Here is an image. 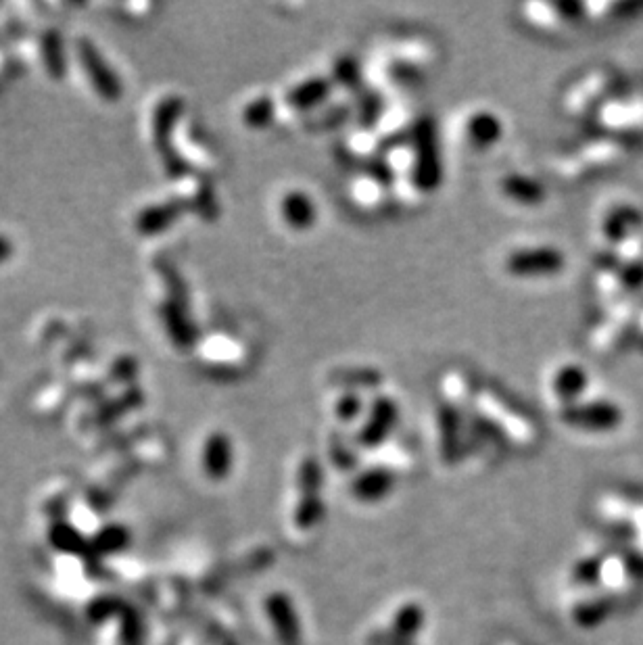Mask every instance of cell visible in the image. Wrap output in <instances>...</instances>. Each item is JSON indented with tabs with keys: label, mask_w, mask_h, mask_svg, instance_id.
<instances>
[{
	"label": "cell",
	"mask_w": 643,
	"mask_h": 645,
	"mask_svg": "<svg viewBox=\"0 0 643 645\" xmlns=\"http://www.w3.org/2000/svg\"><path fill=\"white\" fill-rule=\"evenodd\" d=\"M122 639L128 643V645H136L140 641V620L130 614L124 618V627H122Z\"/></svg>",
	"instance_id": "obj_43"
},
{
	"label": "cell",
	"mask_w": 643,
	"mask_h": 645,
	"mask_svg": "<svg viewBox=\"0 0 643 645\" xmlns=\"http://www.w3.org/2000/svg\"><path fill=\"white\" fill-rule=\"evenodd\" d=\"M564 268V255L554 247H525L506 255L504 270L512 276H552Z\"/></svg>",
	"instance_id": "obj_8"
},
{
	"label": "cell",
	"mask_w": 643,
	"mask_h": 645,
	"mask_svg": "<svg viewBox=\"0 0 643 645\" xmlns=\"http://www.w3.org/2000/svg\"><path fill=\"white\" fill-rule=\"evenodd\" d=\"M602 562L600 558H585L583 562L577 564L573 570V581L575 583H591V581H600L602 575Z\"/></svg>",
	"instance_id": "obj_39"
},
{
	"label": "cell",
	"mask_w": 643,
	"mask_h": 645,
	"mask_svg": "<svg viewBox=\"0 0 643 645\" xmlns=\"http://www.w3.org/2000/svg\"><path fill=\"white\" fill-rule=\"evenodd\" d=\"M330 456H332V462L341 466L343 470L351 468L355 462V451H349V447L343 441L330 443Z\"/></svg>",
	"instance_id": "obj_42"
},
{
	"label": "cell",
	"mask_w": 643,
	"mask_h": 645,
	"mask_svg": "<svg viewBox=\"0 0 643 645\" xmlns=\"http://www.w3.org/2000/svg\"><path fill=\"white\" fill-rule=\"evenodd\" d=\"M80 61L92 88L97 90L105 101H117L122 97L119 78L115 76V71L109 67V63L101 57V53L94 49V44L86 40L80 44Z\"/></svg>",
	"instance_id": "obj_10"
},
{
	"label": "cell",
	"mask_w": 643,
	"mask_h": 645,
	"mask_svg": "<svg viewBox=\"0 0 643 645\" xmlns=\"http://www.w3.org/2000/svg\"><path fill=\"white\" fill-rule=\"evenodd\" d=\"M119 610V602L111 600V597H101V600L92 602L88 606V616L94 620V623H103L109 616H113Z\"/></svg>",
	"instance_id": "obj_40"
},
{
	"label": "cell",
	"mask_w": 643,
	"mask_h": 645,
	"mask_svg": "<svg viewBox=\"0 0 643 645\" xmlns=\"http://www.w3.org/2000/svg\"><path fill=\"white\" fill-rule=\"evenodd\" d=\"M435 59V46L422 38H403L387 42L376 55V61L385 63L399 80L403 76L410 78L416 71L431 67Z\"/></svg>",
	"instance_id": "obj_3"
},
{
	"label": "cell",
	"mask_w": 643,
	"mask_h": 645,
	"mask_svg": "<svg viewBox=\"0 0 643 645\" xmlns=\"http://www.w3.org/2000/svg\"><path fill=\"white\" fill-rule=\"evenodd\" d=\"M280 215L287 226L295 230H305L316 222V205L312 197L305 195L303 190H289L280 199Z\"/></svg>",
	"instance_id": "obj_21"
},
{
	"label": "cell",
	"mask_w": 643,
	"mask_h": 645,
	"mask_svg": "<svg viewBox=\"0 0 643 645\" xmlns=\"http://www.w3.org/2000/svg\"><path fill=\"white\" fill-rule=\"evenodd\" d=\"M637 312L639 307L631 301H621L614 307H610L608 316L604 322L595 326L589 334V345L595 353H614L616 349H621L627 339H631L635 334V322H637Z\"/></svg>",
	"instance_id": "obj_5"
},
{
	"label": "cell",
	"mask_w": 643,
	"mask_h": 645,
	"mask_svg": "<svg viewBox=\"0 0 643 645\" xmlns=\"http://www.w3.org/2000/svg\"><path fill=\"white\" fill-rule=\"evenodd\" d=\"M474 410L479 414L489 426L497 428L512 445L516 447H533L537 443V428L531 420H527L516 410H512L510 405L495 395L489 389L476 391L474 395Z\"/></svg>",
	"instance_id": "obj_2"
},
{
	"label": "cell",
	"mask_w": 643,
	"mask_h": 645,
	"mask_svg": "<svg viewBox=\"0 0 643 645\" xmlns=\"http://www.w3.org/2000/svg\"><path fill=\"white\" fill-rule=\"evenodd\" d=\"M499 188H502V193L508 199H512L518 205H539L545 197V188L525 174H510L502 178Z\"/></svg>",
	"instance_id": "obj_24"
},
{
	"label": "cell",
	"mask_w": 643,
	"mask_h": 645,
	"mask_svg": "<svg viewBox=\"0 0 643 645\" xmlns=\"http://www.w3.org/2000/svg\"><path fill=\"white\" fill-rule=\"evenodd\" d=\"M46 46H49V51H51V57L46 59V65H49V71L53 76L61 78L63 71H65V59H63V49H61L59 36L49 40V44H46Z\"/></svg>",
	"instance_id": "obj_41"
},
{
	"label": "cell",
	"mask_w": 643,
	"mask_h": 645,
	"mask_svg": "<svg viewBox=\"0 0 643 645\" xmlns=\"http://www.w3.org/2000/svg\"><path fill=\"white\" fill-rule=\"evenodd\" d=\"M13 243L9 241L7 236L0 234V264H5V261H9L13 257Z\"/></svg>",
	"instance_id": "obj_45"
},
{
	"label": "cell",
	"mask_w": 643,
	"mask_h": 645,
	"mask_svg": "<svg viewBox=\"0 0 643 645\" xmlns=\"http://www.w3.org/2000/svg\"><path fill=\"white\" fill-rule=\"evenodd\" d=\"M633 339L635 343L641 347L643 351V307H639V312H637V322H635V334H633Z\"/></svg>",
	"instance_id": "obj_46"
},
{
	"label": "cell",
	"mask_w": 643,
	"mask_h": 645,
	"mask_svg": "<svg viewBox=\"0 0 643 645\" xmlns=\"http://www.w3.org/2000/svg\"><path fill=\"white\" fill-rule=\"evenodd\" d=\"M616 90V76L612 71L600 69L579 80L564 94V111L570 117H587L591 111H600L604 103L612 99Z\"/></svg>",
	"instance_id": "obj_4"
},
{
	"label": "cell",
	"mask_w": 643,
	"mask_h": 645,
	"mask_svg": "<svg viewBox=\"0 0 643 645\" xmlns=\"http://www.w3.org/2000/svg\"><path fill=\"white\" fill-rule=\"evenodd\" d=\"M424 623H426L424 610L416 602H408V604H401L393 612L387 633L399 641L412 643V639L422 631Z\"/></svg>",
	"instance_id": "obj_23"
},
{
	"label": "cell",
	"mask_w": 643,
	"mask_h": 645,
	"mask_svg": "<svg viewBox=\"0 0 643 645\" xmlns=\"http://www.w3.org/2000/svg\"><path fill=\"white\" fill-rule=\"evenodd\" d=\"M418 147L416 145H393L389 151L383 153V165L393 180L416 176L418 174Z\"/></svg>",
	"instance_id": "obj_26"
},
{
	"label": "cell",
	"mask_w": 643,
	"mask_h": 645,
	"mask_svg": "<svg viewBox=\"0 0 643 645\" xmlns=\"http://www.w3.org/2000/svg\"><path fill=\"white\" fill-rule=\"evenodd\" d=\"M441 393H443L449 408H454L458 412L464 410L466 405H472L474 395H476V391L472 389L470 378L460 370H449V372L443 374Z\"/></svg>",
	"instance_id": "obj_25"
},
{
	"label": "cell",
	"mask_w": 643,
	"mask_h": 645,
	"mask_svg": "<svg viewBox=\"0 0 643 645\" xmlns=\"http://www.w3.org/2000/svg\"><path fill=\"white\" fill-rule=\"evenodd\" d=\"M412 126V113L410 109H406L403 105H393L389 109H385L383 113H380L378 117V122L376 126H372L378 136L383 138V140H393L401 134H406L408 128Z\"/></svg>",
	"instance_id": "obj_32"
},
{
	"label": "cell",
	"mask_w": 643,
	"mask_h": 645,
	"mask_svg": "<svg viewBox=\"0 0 643 645\" xmlns=\"http://www.w3.org/2000/svg\"><path fill=\"white\" fill-rule=\"evenodd\" d=\"M266 614L282 645H299L301 623L293 602L287 595L274 593L266 600Z\"/></svg>",
	"instance_id": "obj_13"
},
{
	"label": "cell",
	"mask_w": 643,
	"mask_h": 645,
	"mask_svg": "<svg viewBox=\"0 0 643 645\" xmlns=\"http://www.w3.org/2000/svg\"><path fill=\"white\" fill-rule=\"evenodd\" d=\"M178 213H180V207L176 203H163V205L147 207L145 211L138 215L136 228L142 234L153 236L157 232H163L172 222H176Z\"/></svg>",
	"instance_id": "obj_28"
},
{
	"label": "cell",
	"mask_w": 643,
	"mask_h": 645,
	"mask_svg": "<svg viewBox=\"0 0 643 645\" xmlns=\"http://www.w3.org/2000/svg\"><path fill=\"white\" fill-rule=\"evenodd\" d=\"M612 597H598V600H587L573 610V620L581 627H595L610 614Z\"/></svg>",
	"instance_id": "obj_36"
},
{
	"label": "cell",
	"mask_w": 643,
	"mask_h": 645,
	"mask_svg": "<svg viewBox=\"0 0 643 645\" xmlns=\"http://www.w3.org/2000/svg\"><path fill=\"white\" fill-rule=\"evenodd\" d=\"M383 142L385 140L378 136L374 128H360L345 140V153L355 161H368L380 155Z\"/></svg>",
	"instance_id": "obj_27"
},
{
	"label": "cell",
	"mask_w": 643,
	"mask_h": 645,
	"mask_svg": "<svg viewBox=\"0 0 643 645\" xmlns=\"http://www.w3.org/2000/svg\"><path fill=\"white\" fill-rule=\"evenodd\" d=\"M437 437H439V449L447 460H451L456 456V449H458V441H460V422H458V414L454 408H443L437 416Z\"/></svg>",
	"instance_id": "obj_30"
},
{
	"label": "cell",
	"mask_w": 643,
	"mask_h": 645,
	"mask_svg": "<svg viewBox=\"0 0 643 645\" xmlns=\"http://www.w3.org/2000/svg\"><path fill=\"white\" fill-rule=\"evenodd\" d=\"M554 174L564 182H581L591 172L587 170V165L583 163V159L577 153H570V155H562L554 163Z\"/></svg>",
	"instance_id": "obj_38"
},
{
	"label": "cell",
	"mask_w": 643,
	"mask_h": 645,
	"mask_svg": "<svg viewBox=\"0 0 643 645\" xmlns=\"http://www.w3.org/2000/svg\"><path fill=\"white\" fill-rule=\"evenodd\" d=\"M49 541L51 545L57 549L61 554H69V556H80L88 549L86 539L82 537V533L71 527L67 522H55L51 531H49Z\"/></svg>",
	"instance_id": "obj_33"
},
{
	"label": "cell",
	"mask_w": 643,
	"mask_h": 645,
	"mask_svg": "<svg viewBox=\"0 0 643 645\" xmlns=\"http://www.w3.org/2000/svg\"><path fill=\"white\" fill-rule=\"evenodd\" d=\"M587 372L577 364H564L556 368L550 376V389L556 399H560L564 405H570L579 401V397L587 389Z\"/></svg>",
	"instance_id": "obj_20"
},
{
	"label": "cell",
	"mask_w": 643,
	"mask_h": 645,
	"mask_svg": "<svg viewBox=\"0 0 643 645\" xmlns=\"http://www.w3.org/2000/svg\"><path fill=\"white\" fill-rule=\"evenodd\" d=\"M395 487V474L385 470L368 466L362 474H357L351 483V493L360 501L366 504H374V501L387 497Z\"/></svg>",
	"instance_id": "obj_19"
},
{
	"label": "cell",
	"mask_w": 643,
	"mask_h": 645,
	"mask_svg": "<svg viewBox=\"0 0 643 645\" xmlns=\"http://www.w3.org/2000/svg\"><path fill=\"white\" fill-rule=\"evenodd\" d=\"M368 645H412V643L399 641V639L391 637L387 631H378V633H372L368 637Z\"/></svg>",
	"instance_id": "obj_44"
},
{
	"label": "cell",
	"mask_w": 643,
	"mask_h": 645,
	"mask_svg": "<svg viewBox=\"0 0 643 645\" xmlns=\"http://www.w3.org/2000/svg\"><path fill=\"white\" fill-rule=\"evenodd\" d=\"M330 412L339 422H360V418L364 416V401L357 391L339 389L330 397Z\"/></svg>",
	"instance_id": "obj_31"
},
{
	"label": "cell",
	"mask_w": 643,
	"mask_h": 645,
	"mask_svg": "<svg viewBox=\"0 0 643 645\" xmlns=\"http://www.w3.org/2000/svg\"><path fill=\"white\" fill-rule=\"evenodd\" d=\"M243 122L249 128H266L278 122V103L272 97H266V94L253 97L243 107Z\"/></svg>",
	"instance_id": "obj_34"
},
{
	"label": "cell",
	"mask_w": 643,
	"mask_h": 645,
	"mask_svg": "<svg viewBox=\"0 0 643 645\" xmlns=\"http://www.w3.org/2000/svg\"><path fill=\"white\" fill-rule=\"evenodd\" d=\"M391 195H393L395 203H399L401 207H406V209H412L422 201L424 188L416 176H406V178L393 180Z\"/></svg>",
	"instance_id": "obj_37"
},
{
	"label": "cell",
	"mask_w": 643,
	"mask_h": 645,
	"mask_svg": "<svg viewBox=\"0 0 643 645\" xmlns=\"http://www.w3.org/2000/svg\"><path fill=\"white\" fill-rule=\"evenodd\" d=\"M629 149L625 142H621L614 136L606 138H595L585 142V145L577 151V155L587 165V170L593 174L598 170H610V167L621 163L627 157Z\"/></svg>",
	"instance_id": "obj_15"
},
{
	"label": "cell",
	"mask_w": 643,
	"mask_h": 645,
	"mask_svg": "<svg viewBox=\"0 0 643 645\" xmlns=\"http://www.w3.org/2000/svg\"><path fill=\"white\" fill-rule=\"evenodd\" d=\"M332 88H335V84H332L328 76H309L284 90L280 105L301 113L309 107L326 103L332 94Z\"/></svg>",
	"instance_id": "obj_12"
},
{
	"label": "cell",
	"mask_w": 643,
	"mask_h": 645,
	"mask_svg": "<svg viewBox=\"0 0 643 645\" xmlns=\"http://www.w3.org/2000/svg\"><path fill=\"white\" fill-rule=\"evenodd\" d=\"M349 197L353 205L364 213H383L391 203V186H387L378 176H360L349 186Z\"/></svg>",
	"instance_id": "obj_14"
},
{
	"label": "cell",
	"mask_w": 643,
	"mask_h": 645,
	"mask_svg": "<svg viewBox=\"0 0 643 645\" xmlns=\"http://www.w3.org/2000/svg\"><path fill=\"white\" fill-rule=\"evenodd\" d=\"M130 539H132L130 531L122 527V524H109V527L101 529L97 535H94L90 547L101 556H111V554L124 552V549L130 545Z\"/></svg>",
	"instance_id": "obj_35"
},
{
	"label": "cell",
	"mask_w": 643,
	"mask_h": 645,
	"mask_svg": "<svg viewBox=\"0 0 643 645\" xmlns=\"http://www.w3.org/2000/svg\"><path fill=\"white\" fill-rule=\"evenodd\" d=\"M522 19L531 23L533 28L543 30V32H558L562 30L566 23L573 19L585 17L583 5H552V3H527L525 7H520Z\"/></svg>",
	"instance_id": "obj_11"
},
{
	"label": "cell",
	"mask_w": 643,
	"mask_h": 645,
	"mask_svg": "<svg viewBox=\"0 0 643 645\" xmlns=\"http://www.w3.org/2000/svg\"><path fill=\"white\" fill-rule=\"evenodd\" d=\"M504 645H514V643H504Z\"/></svg>",
	"instance_id": "obj_47"
},
{
	"label": "cell",
	"mask_w": 643,
	"mask_h": 645,
	"mask_svg": "<svg viewBox=\"0 0 643 645\" xmlns=\"http://www.w3.org/2000/svg\"><path fill=\"white\" fill-rule=\"evenodd\" d=\"M397 422V403L389 395H376L374 401L364 410V416L360 418V424L355 428L353 441L357 447L374 449L385 445L387 435L393 430Z\"/></svg>",
	"instance_id": "obj_6"
},
{
	"label": "cell",
	"mask_w": 643,
	"mask_h": 645,
	"mask_svg": "<svg viewBox=\"0 0 643 645\" xmlns=\"http://www.w3.org/2000/svg\"><path fill=\"white\" fill-rule=\"evenodd\" d=\"M562 420L583 430H614L623 422V412L616 403L606 399L575 401L562 408Z\"/></svg>",
	"instance_id": "obj_7"
},
{
	"label": "cell",
	"mask_w": 643,
	"mask_h": 645,
	"mask_svg": "<svg viewBox=\"0 0 643 645\" xmlns=\"http://www.w3.org/2000/svg\"><path fill=\"white\" fill-rule=\"evenodd\" d=\"M234 464V449L232 441L226 433H211L201 451V466L203 472L211 481H222L230 474Z\"/></svg>",
	"instance_id": "obj_16"
},
{
	"label": "cell",
	"mask_w": 643,
	"mask_h": 645,
	"mask_svg": "<svg viewBox=\"0 0 643 645\" xmlns=\"http://www.w3.org/2000/svg\"><path fill=\"white\" fill-rule=\"evenodd\" d=\"M504 134V124L495 113L491 111H474L466 119V138L470 140V145L487 149L493 147L495 142L502 138Z\"/></svg>",
	"instance_id": "obj_22"
},
{
	"label": "cell",
	"mask_w": 643,
	"mask_h": 645,
	"mask_svg": "<svg viewBox=\"0 0 643 645\" xmlns=\"http://www.w3.org/2000/svg\"><path fill=\"white\" fill-rule=\"evenodd\" d=\"M612 251L616 268L627 284V291H635L643 286V232L629 236L623 245H618Z\"/></svg>",
	"instance_id": "obj_18"
},
{
	"label": "cell",
	"mask_w": 643,
	"mask_h": 645,
	"mask_svg": "<svg viewBox=\"0 0 643 645\" xmlns=\"http://www.w3.org/2000/svg\"><path fill=\"white\" fill-rule=\"evenodd\" d=\"M370 466L376 468H385L389 472H393L395 476L399 472H410L416 462L414 456L401 445H380V449H376L370 458Z\"/></svg>",
	"instance_id": "obj_29"
},
{
	"label": "cell",
	"mask_w": 643,
	"mask_h": 645,
	"mask_svg": "<svg viewBox=\"0 0 643 645\" xmlns=\"http://www.w3.org/2000/svg\"><path fill=\"white\" fill-rule=\"evenodd\" d=\"M643 224V215L633 205H616L612 207L602 220V236L604 241L616 249L623 245L629 236L637 234Z\"/></svg>",
	"instance_id": "obj_17"
},
{
	"label": "cell",
	"mask_w": 643,
	"mask_h": 645,
	"mask_svg": "<svg viewBox=\"0 0 643 645\" xmlns=\"http://www.w3.org/2000/svg\"><path fill=\"white\" fill-rule=\"evenodd\" d=\"M295 491L289 510V524L295 537H307L318 529L324 516V501L320 497L322 474L312 456H303L295 466Z\"/></svg>",
	"instance_id": "obj_1"
},
{
	"label": "cell",
	"mask_w": 643,
	"mask_h": 645,
	"mask_svg": "<svg viewBox=\"0 0 643 645\" xmlns=\"http://www.w3.org/2000/svg\"><path fill=\"white\" fill-rule=\"evenodd\" d=\"M598 124L614 136L643 132V99H610L598 111Z\"/></svg>",
	"instance_id": "obj_9"
}]
</instances>
